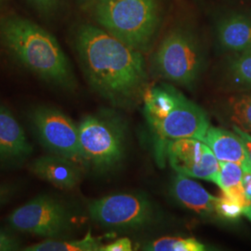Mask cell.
Wrapping results in <instances>:
<instances>
[{"label": "cell", "instance_id": "obj_1", "mask_svg": "<svg viewBox=\"0 0 251 251\" xmlns=\"http://www.w3.org/2000/svg\"><path fill=\"white\" fill-rule=\"evenodd\" d=\"M75 47L91 89L102 99L125 109L143 100L148 85L142 51L90 25L78 28Z\"/></svg>", "mask_w": 251, "mask_h": 251}, {"label": "cell", "instance_id": "obj_2", "mask_svg": "<svg viewBox=\"0 0 251 251\" xmlns=\"http://www.w3.org/2000/svg\"><path fill=\"white\" fill-rule=\"evenodd\" d=\"M0 45L21 66L51 86L75 90L70 62L55 36L18 15L0 17Z\"/></svg>", "mask_w": 251, "mask_h": 251}, {"label": "cell", "instance_id": "obj_3", "mask_svg": "<svg viewBox=\"0 0 251 251\" xmlns=\"http://www.w3.org/2000/svg\"><path fill=\"white\" fill-rule=\"evenodd\" d=\"M143 101L159 159H163L171 141L194 138L202 142L210 126L206 112L170 84L148 86Z\"/></svg>", "mask_w": 251, "mask_h": 251}, {"label": "cell", "instance_id": "obj_4", "mask_svg": "<svg viewBox=\"0 0 251 251\" xmlns=\"http://www.w3.org/2000/svg\"><path fill=\"white\" fill-rule=\"evenodd\" d=\"M94 15L102 29L142 52L152 43L159 25L156 0H99Z\"/></svg>", "mask_w": 251, "mask_h": 251}, {"label": "cell", "instance_id": "obj_5", "mask_svg": "<svg viewBox=\"0 0 251 251\" xmlns=\"http://www.w3.org/2000/svg\"><path fill=\"white\" fill-rule=\"evenodd\" d=\"M83 165L97 172L112 171L122 162L126 146V127L110 110L89 115L78 125Z\"/></svg>", "mask_w": 251, "mask_h": 251}, {"label": "cell", "instance_id": "obj_6", "mask_svg": "<svg viewBox=\"0 0 251 251\" xmlns=\"http://www.w3.org/2000/svg\"><path fill=\"white\" fill-rule=\"evenodd\" d=\"M205 56L198 39L187 30L176 28L162 39L153 56V67L165 80L191 87L198 81Z\"/></svg>", "mask_w": 251, "mask_h": 251}, {"label": "cell", "instance_id": "obj_7", "mask_svg": "<svg viewBox=\"0 0 251 251\" xmlns=\"http://www.w3.org/2000/svg\"><path fill=\"white\" fill-rule=\"evenodd\" d=\"M27 117L37 141L48 152L83 165L78 126L70 117L49 105L32 108Z\"/></svg>", "mask_w": 251, "mask_h": 251}, {"label": "cell", "instance_id": "obj_8", "mask_svg": "<svg viewBox=\"0 0 251 251\" xmlns=\"http://www.w3.org/2000/svg\"><path fill=\"white\" fill-rule=\"evenodd\" d=\"M71 213L63 202L49 195H40L14 209L9 227L47 239H60L71 229Z\"/></svg>", "mask_w": 251, "mask_h": 251}, {"label": "cell", "instance_id": "obj_9", "mask_svg": "<svg viewBox=\"0 0 251 251\" xmlns=\"http://www.w3.org/2000/svg\"><path fill=\"white\" fill-rule=\"evenodd\" d=\"M89 214L95 223L109 228H139L152 223L154 209L143 196L117 194L91 201Z\"/></svg>", "mask_w": 251, "mask_h": 251}, {"label": "cell", "instance_id": "obj_10", "mask_svg": "<svg viewBox=\"0 0 251 251\" xmlns=\"http://www.w3.org/2000/svg\"><path fill=\"white\" fill-rule=\"evenodd\" d=\"M166 154L176 172L217 184L221 171L220 161L203 142L194 138L171 141L167 145Z\"/></svg>", "mask_w": 251, "mask_h": 251}, {"label": "cell", "instance_id": "obj_11", "mask_svg": "<svg viewBox=\"0 0 251 251\" xmlns=\"http://www.w3.org/2000/svg\"><path fill=\"white\" fill-rule=\"evenodd\" d=\"M34 147L18 120L9 108L0 104V165H16L25 161Z\"/></svg>", "mask_w": 251, "mask_h": 251}, {"label": "cell", "instance_id": "obj_12", "mask_svg": "<svg viewBox=\"0 0 251 251\" xmlns=\"http://www.w3.org/2000/svg\"><path fill=\"white\" fill-rule=\"evenodd\" d=\"M29 170L37 178L63 190L75 188L82 179L78 163L52 153L37 157L29 165Z\"/></svg>", "mask_w": 251, "mask_h": 251}, {"label": "cell", "instance_id": "obj_13", "mask_svg": "<svg viewBox=\"0 0 251 251\" xmlns=\"http://www.w3.org/2000/svg\"><path fill=\"white\" fill-rule=\"evenodd\" d=\"M202 142L214 152L219 161L233 162L243 171H251V160L242 139L234 131L209 126Z\"/></svg>", "mask_w": 251, "mask_h": 251}, {"label": "cell", "instance_id": "obj_14", "mask_svg": "<svg viewBox=\"0 0 251 251\" xmlns=\"http://www.w3.org/2000/svg\"><path fill=\"white\" fill-rule=\"evenodd\" d=\"M171 191L179 203L198 215L206 217L215 213L218 198L187 176L178 173L172 181Z\"/></svg>", "mask_w": 251, "mask_h": 251}, {"label": "cell", "instance_id": "obj_15", "mask_svg": "<svg viewBox=\"0 0 251 251\" xmlns=\"http://www.w3.org/2000/svg\"><path fill=\"white\" fill-rule=\"evenodd\" d=\"M217 39L225 50L238 53L251 48V16L233 14L223 19L217 27Z\"/></svg>", "mask_w": 251, "mask_h": 251}, {"label": "cell", "instance_id": "obj_16", "mask_svg": "<svg viewBox=\"0 0 251 251\" xmlns=\"http://www.w3.org/2000/svg\"><path fill=\"white\" fill-rule=\"evenodd\" d=\"M219 114L231 126L251 134V92L229 97L220 106Z\"/></svg>", "mask_w": 251, "mask_h": 251}, {"label": "cell", "instance_id": "obj_17", "mask_svg": "<svg viewBox=\"0 0 251 251\" xmlns=\"http://www.w3.org/2000/svg\"><path fill=\"white\" fill-rule=\"evenodd\" d=\"M101 237H95L89 231L87 234L77 240L47 239L22 249L24 251H100L102 245Z\"/></svg>", "mask_w": 251, "mask_h": 251}, {"label": "cell", "instance_id": "obj_18", "mask_svg": "<svg viewBox=\"0 0 251 251\" xmlns=\"http://www.w3.org/2000/svg\"><path fill=\"white\" fill-rule=\"evenodd\" d=\"M228 80L239 90H251V48L235 53L227 66Z\"/></svg>", "mask_w": 251, "mask_h": 251}, {"label": "cell", "instance_id": "obj_19", "mask_svg": "<svg viewBox=\"0 0 251 251\" xmlns=\"http://www.w3.org/2000/svg\"><path fill=\"white\" fill-rule=\"evenodd\" d=\"M206 246L194 237H162L146 244L144 251H204Z\"/></svg>", "mask_w": 251, "mask_h": 251}, {"label": "cell", "instance_id": "obj_20", "mask_svg": "<svg viewBox=\"0 0 251 251\" xmlns=\"http://www.w3.org/2000/svg\"><path fill=\"white\" fill-rule=\"evenodd\" d=\"M220 175L217 185L225 191L242 183L243 169L236 163L220 161Z\"/></svg>", "mask_w": 251, "mask_h": 251}, {"label": "cell", "instance_id": "obj_21", "mask_svg": "<svg viewBox=\"0 0 251 251\" xmlns=\"http://www.w3.org/2000/svg\"><path fill=\"white\" fill-rule=\"evenodd\" d=\"M215 213L218 217L228 221H236L243 215L239 204L223 191L216 202Z\"/></svg>", "mask_w": 251, "mask_h": 251}, {"label": "cell", "instance_id": "obj_22", "mask_svg": "<svg viewBox=\"0 0 251 251\" xmlns=\"http://www.w3.org/2000/svg\"><path fill=\"white\" fill-rule=\"evenodd\" d=\"M223 192L233 198L239 204L242 209L243 215L246 216L251 222V197L245 192L242 183Z\"/></svg>", "mask_w": 251, "mask_h": 251}, {"label": "cell", "instance_id": "obj_23", "mask_svg": "<svg viewBox=\"0 0 251 251\" xmlns=\"http://www.w3.org/2000/svg\"><path fill=\"white\" fill-rule=\"evenodd\" d=\"M19 250H22V248L18 238L0 228V251H15Z\"/></svg>", "mask_w": 251, "mask_h": 251}, {"label": "cell", "instance_id": "obj_24", "mask_svg": "<svg viewBox=\"0 0 251 251\" xmlns=\"http://www.w3.org/2000/svg\"><path fill=\"white\" fill-rule=\"evenodd\" d=\"M132 251V244L131 241L126 238H119L117 241L103 245L100 249V251Z\"/></svg>", "mask_w": 251, "mask_h": 251}, {"label": "cell", "instance_id": "obj_25", "mask_svg": "<svg viewBox=\"0 0 251 251\" xmlns=\"http://www.w3.org/2000/svg\"><path fill=\"white\" fill-rule=\"evenodd\" d=\"M37 9L45 13H50L57 8L58 0H31Z\"/></svg>", "mask_w": 251, "mask_h": 251}, {"label": "cell", "instance_id": "obj_26", "mask_svg": "<svg viewBox=\"0 0 251 251\" xmlns=\"http://www.w3.org/2000/svg\"><path fill=\"white\" fill-rule=\"evenodd\" d=\"M14 188L9 184H0V208L5 206L13 197Z\"/></svg>", "mask_w": 251, "mask_h": 251}, {"label": "cell", "instance_id": "obj_27", "mask_svg": "<svg viewBox=\"0 0 251 251\" xmlns=\"http://www.w3.org/2000/svg\"><path fill=\"white\" fill-rule=\"evenodd\" d=\"M233 128V131H234L237 135H239V137L241 138L244 142V144L246 145V148L248 150V152L250 154L251 160V134L244 131L242 129H240L238 126H231Z\"/></svg>", "mask_w": 251, "mask_h": 251}, {"label": "cell", "instance_id": "obj_28", "mask_svg": "<svg viewBox=\"0 0 251 251\" xmlns=\"http://www.w3.org/2000/svg\"><path fill=\"white\" fill-rule=\"evenodd\" d=\"M243 188L245 192L251 197V171H243L242 177Z\"/></svg>", "mask_w": 251, "mask_h": 251}, {"label": "cell", "instance_id": "obj_29", "mask_svg": "<svg viewBox=\"0 0 251 251\" xmlns=\"http://www.w3.org/2000/svg\"><path fill=\"white\" fill-rule=\"evenodd\" d=\"M2 1H3V0H0V3H1V2H2Z\"/></svg>", "mask_w": 251, "mask_h": 251}]
</instances>
